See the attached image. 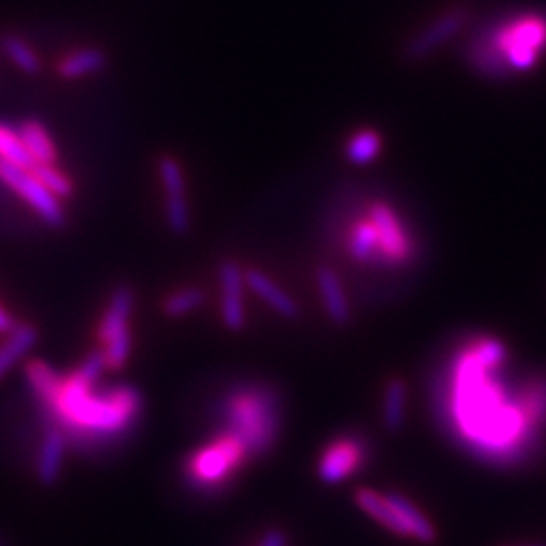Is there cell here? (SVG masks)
I'll list each match as a JSON object with an SVG mask.
<instances>
[{"label": "cell", "mask_w": 546, "mask_h": 546, "mask_svg": "<svg viewBox=\"0 0 546 546\" xmlns=\"http://www.w3.org/2000/svg\"><path fill=\"white\" fill-rule=\"evenodd\" d=\"M494 371L480 364L470 348L462 354L455 367L453 415L476 451L504 462L514 458L534 427L522 411L520 393L516 403H508L502 387L490 377Z\"/></svg>", "instance_id": "1"}, {"label": "cell", "mask_w": 546, "mask_h": 546, "mask_svg": "<svg viewBox=\"0 0 546 546\" xmlns=\"http://www.w3.org/2000/svg\"><path fill=\"white\" fill-rule=\"evenodd\" d=\"M546 53V15L522 13L480 27L466 47L468 63L488 79L530 71Z\"/></svg>", "instance_id": "2"}, {"label": "cell", "mask_w": 546, "mask_h": 546, "mask_svg": "<svg viewBox=\"0 0 546 546\" xmlns=\"http://www.w3.org/2000/svg\"><path fill=\"white\" fill-rule=\"evenodd\" d=\"M47 407L73 433L110 437L134 421L140 409V395L132 387H118L96 397L91 395V385L73 373L61 381L55 399Z\"/></svg>", "instance_id": "3"}, {"label": "cell", "mask_w": 546, "mask_h": 546, "mask_svg": "<svg viewBox=\"0 0 546 546\" xmlns=\"http://www.w3.org/2000/svg\"><path fill=\"white\" fill-rule=\"evenodd\" d=\"M227 431L247 451V458L267 453L280 433V397L278 391L253 385L243 387L227 399Z\"/></svg>", "instance_id": "4"}, {"label": "cell", "mask_w": 546, "mask_h": 546, "mask_svg": "<svg viewBox=\"0 0 546 546\" xmlns=\"http://www.w3.org/2000/svg\"><path fill=\"white\" fill-rule=\"evenodd\" d=\"M245 460L247 451L241 441L229 433H223L213 443L191 455L185 464V474L189 482L199 488L225 486Z\"/></svg>", "instance_id": "5"}, {"label": "cell", "mask_w": 546, "mask_h": 546, "mask_svg": "<svg viewBox=\"0 0 546 546\" xmlns=\"http://www.w3.org/2000/svg\"><path fill=\"white\" fill-rule=\"evenodd\" d=\"M0 180H3L9 189H13L25 203H29L47 225L55 229L65 225L61 201L41 185L39 178L31 172V168L0 160Z\"/></svg>", "instance_id": "6"}, {"label": "cell", "mask_w": 546, "mask_h": 546, "mask_svg": "<svg viewBox=\"0 0 546 546\" xmlns=\"http://www.w3.org/2000/svg\"><path fill=\"white\" fill-rule=\"evenodd\" d=\"M367 215L371 217L379 235V259L389 265H403L413 257V241L403 229L395 209L385 201L369 205Z\"/></svg>", "instance_id": "7"}, {"label": "cell", "mask_w": 546, "mask_h": 546, "mask_svg": "<svg viewBox=\"0 0 546 546\" xmlns=\"http://www.w3.org/2000/svg\"><path fill=\"white\" fill-rule=\"evenodd\" d=\"M470 21V9L460 5L445 11L435 19L431 25H427L423 31H419L413 39L407 41L403 55L407 61H423L429 55H433L441 45H445L449 39L458 35Z\"/></svg>", "instance_id": "8"}, {"label": "cell", "mask_w": 546, "mask_h": 546, "mask_svg": "<svg viewBox=\"0 0 546 546\" xmlns=\"http://www.w3.org/2000/svg\"><path fill=\"white\" fill-rule=\"evenodd\" d=\"M158 172L166 191V219L176 235H185L191 229V211L187 201V182L180 162L174 156H160Z\"/></svg>", "instance_id": "9"}, {"label": "cell", "mask_w": 546, "mask_h": 546, "mask_svg": "<svg viewBox=\"0 0 546 546\" xmlns=\"http://www.w3.org/2000/svg\"><path fill=\"white\" fill-rule=\"evenodd\" d=\"M367 447L356 437H340L332 441L320 455L318 476L324 484H338L360 470Z\"/></svg>", "instance_id": "10"}, {"label": "cell", "mask_w": 546, "mask_h": 546, "mask_svg": "<svg viewBox=\"0 0 546 546\" xmlns=\"http://www.w3.org/2000/svg\"><path fill=\"white\" fill-rule=\"evenodd\" d=\"M221 282V314L229 330L239 332L245 326V306H243V284L245 273L235 261H223L219 269Z\"/></svg>", "instance_id": "11"}, {"label": "cell", "mask_w": 546, "mask_h": 546, "mask_svg": "<svg viewBox=\"0 0 546 546\" xmlns=\"http://www.w3.org/2000/svg\"><path fill=\"white\" fill-rule=\"evenodd\" d=\"M316 282H318L322 302H324L326 312L332 318V322L338 326H346L350 322L352 314H350V304H348V298H346L344 288L340 284V278L336 276V271L332 267L320 265L316 271Z\"/></svg>", "instance_id": "12"}, {"label": "cell", "mask_w": 546, "mask_h": 546, "mask_svg": "<svg viewBox=\"0 0 546 546\" xmlns=\"http://www.w3.org/2000/svg\"><path fill=\"white\" fill-rule=\"evenodd\" d=\"M245 284L263 300L267 302L273 310H276L280 316L296 320L300 318V306L296 300H292L280 286L273 284L263 271L259 269H247L245 271Z\"/></svg>", "instance_id": "13"}, {"label": "cell", "mask_w": 546, "mask_h": 546, "mask_svg": "<svg viewBox=\"0 0 546 546\" xmlns=\"http://www.w3.org/2000/svg\"><path fill=\"white\" fill-rule=\"evenodd\" d=\"M134 308V292L130 286H118L110 298L108 310L100 322L98 338L108 344L116 334L128 330V320Z\"/></svg>", "instance_id": "14"}, {"label": "cell", "mask_w": 546, "mask_h": 546, "mask_svg": "<svg viewBox=\"0 0 546 546\" xmlns=\"http://www.w3.org/2000/svg\"><path fill=\"white\" fill-rule=\"evenodd\" d=\"M354 500L360 506V510L367 512L371 518H375L379 524H383L387 530L395 532L397 536H409L407 526L387 500V496H381L373 492L371 488H358L354 492Z\"/></svg>", "instance_id": "15"}, {"label": "cell", "mask_w": 546, "mask_h": 546, "mask_svg": "<svg viewBox=\"0 0 546 546\" xmlns=\"http://www.w3.org/2000/svg\"><path fill=\"white\" fill-rule=\"evenodd\" d=\"M387 500L391 502V506L399 514V518L407 526L409 536H413V538H417L419 542H425V544H433L437 540L435 526L429 522V518L405 494L389 492Z\"/></svg>", "instance_id": "16"}, {"label": "cell", "mask_w": 546, "mask_h": 546, "mask_svg": "<svg viewBox=\"0 0 546 546\" xmlns=\"http://www.w3.org/2000/svg\"><path fill=\"white\" fill-rule=\"evenodd\" d=\"M63 455H65V435L59 427L53 425L45 433L41 453H39V464H37L39 480L45 486H51L57 482V478L61 474Z\"/></svg>", "instance_id": "17"}, {"label": "cell", "mask_w": 546, "mask_h": 546, "mask_svg": "<svg viewBox=\"0 0 546 546\" xmlns=\"http://www.w3.org/2000/svg\"><path fill=\"white\" fill-rule=\"evenodd\" d=\"M19 136L33 160V164H55L59 154L47 128L37 120H25L19 126Z\"/></svg>", "instance_id": "18"}, {"label": "cell", "mask_w": 546, "mask_h": 546, "mask_svg": "<svg viewBox=\"0 0 546 546\" xmlns=\"http://www.w3.org/2000/svg\"><path fill=\"white\" fill-rule=\"evenodd\" d=\"M346 249L350 257L360 263H371L373 259H379V235L369 215L348 229Z\"/></svg>", "instance_id": "19"}, {"label": "cell", "mask_w": 546, "mask_h": 546, "mask_svg": "<svg viewBox=\"0 0 546 546\" xmlns=\"http://www.w3.org/2000/svg\"><path fill=\"white\" fill-rule=\"evenodd\" d=\"M106 65H108V57L102 49L87 47L61 59L57 65V73L63 79H79V77L102 71Z\"/></svg>", "instance_id": "20"}, {"label": "cell", "mask_w": 546, "mask_h": 546, "mask_svg": "<svg viewBox=\"0 0 546 546\" xmlns=\"http://www.w3.org/2000/svg\"><path fill=\"white\" fill-rule=\"evenodd\" d=\"M37 342V330L29 324H19L11 330L7 342L0 346V379H3L21 356H25Z\"/></svg>", "instance_id": "21"}, {"label": "cell", "mask_w": 546, "mask_h": 546, "mask_svg": "<svg viewBox=\"0 0 546 546\" xmlns=\"http://www.w3.org/2000/svg\"><path fill=\"white\" fill-rule=\"evenodd\" d=\"M407 411V385L403 379H391L385 389L383 401V423L387 431L397 433L403 429Z\"/></svg>", "instance_id": "22"}, {"label": "cell", "mask_w": 546, "mask_h": 546, "mask_svg": "<svg viewBox=\"0 0 546 546\" xmlns=\"http://www.w3.org/2000/svg\"><path fill=\"white\" fill-rule=\"evenodd\" d=\"M381 146H383V140H381L379 132H375L371 128L358 130L346 142V158L356 166L371 164L379 156Z\"/></svg>", "instance_id": "23"}, {"label": "cell", "mask_w": 546, "mask_h": 546, "mask_svg": "<svg viewBox=\"0 0 546 546\" xmlns=\"http://www.w3.org/2000/svg\"><path fill=\"white\" fill-rule=\"evenodd\" d=\"M520 403L526 419L536 429L546 423V377L532 379L520 389Z\"/></svg>", "instance_id": "24"}, {"label": "cell", "mask_w": 546, "mask_h": 546, "mask_svg": "<svg viewBox=\"0 0 546 546\" xmlns=\"http://www.w3.org/2000/svg\"><path fill=\"white\" fill-rule=\"evenodd\" d=\"M27 379H29L31 387L35 389L37 397L45 405L55 399V395L61 387V381H63L51 367H47V364L41 360H33L27 364Z\"/></svg>", "instance_id": "25"}, {"label": "cell", "mask_w": 546, "mask_h": 546, "mask_svg": "<svg viewBox=\"0 0 546 546\" xmlns=\"http://www.w3.org/2000/svg\"><path fill=\"white\" fill-rule=\"evenodd\" d=\"M0 49L5 51V55L27 75H35L41 71V59L39 55L31 49L29 43H25L17 35H5L0 39Z\"/></svg>", "instance_id": "26"}, {"label": "cell", "mask_w": 546, "mask_h": 546, "mask_svg": "<svg viewBox=\"0 0 546 546\" xmlns=\"http://www.w3.org/2000/svg\"><path fill=\"white\" fill-rule=\"evenodd\" d=\"M31 172L39 178L41 185L51 195H55L59 201L73 197V182H71V178L65 172H61L55 164H33Z\"/></svg>", "instance_id": "27"}, {"label": "cell", "mask_w": 546, "mask_h": 546, "mask_svg": "<svg viewBox=\"0 0 546 546\" xmlns=\"http://www.w3.org/2000/svg\"><path fill=\"white\" fill-rule=\"evenodd\" d=\"M0 160L13 162L23 168H33V160H31L19 132L7 124H0Z\"/></svg>", "instance_id": "28"}, {"label": "cell", "mask_w": 546, "mask_h": 546, "mask_svg": "<svg viewBox=\"0 0 546 546\" xmlns=\"http://www.w3.org/2000/svg\"><path fill=\"white\" fill-rule=\"evenodd\" d=\"M203 304H205V292L201 288H185L168 296L164 300L162 310L170 318H180L199 310Z\"/></svg>", "instance_id": "29"}, {"label": "cell", "mask_w": 546, "mask_h": 546, "mask_svg": "<svg viewBox=\"0 0 546 546\" xmlns=\"http://www.w3.org/2000/svg\"><path fill=\"white\" fill-rule=\"evenodd\" d=\"M470 350L486 369H498L506 360V346L498 338H490V336L480 338L470 346Z\"/></svg>", "instance_id": "30"}, {"label": "cell", "mask_w": 546, "mask_h": 546, "mask_svg": "<svg viewBox=\"0 0 546 546\" xmlns=\"http://www.w3.org/2000/svg\"><path fill=\"white\" fill-rule=\"evenodd\" d=\"M106 350V367L110 371H120L124 369V364L128 362L130 350H132V334L130 330H122L120 334H116L108 344H104Z\"/></svg>", "instance_id": "31"}, {"label": "cell", "mask_w": 546, "mask_h": 546, "mask_svg": "<svg viewBox=\"0 0 546 546\" xmlns=\"http://www.w3.org/2000/svg\"><path fill=\"white\" fill-rule=\"evenodd\" d=\"M108 369L106 367V354L104 352H91L87 356V360L81 364V367L75 371V375L85 381L87 385L94 387L102 375V371Z\"/></svg>", "instance_id": "32"}, {"label": "cell", "mask_w": 546, "mask_h": 546, "mask_svg": "<svg viewBox=\"0 0 546 546\" xmlns=\"http://www.w3.org/2000/svg\"><path fill=\"white\" fill-rule=\"evenodd\" d=\"M259 546H288V538H286V534L282 530H269L261 538Z\"/></svg>", "instance_id": "33"}, {"label": "cell", "mask_w": 546, "mask_h": 546, "mask_svg": "<svg viewBox=\"0 0 546 546\" xmlns=\"http://www.w3.org/2000/svg\"><path fill=\"white\" fill-rule=\"evenodd\" d=\"M15 326H17V324L13 322V318H11L3 308H0V334L11 332Z\"/></svg>", "instance_id": "34"}, {"label": "cell", "mask_w": 546, "mask_h": 546, "mask_svg": "<svg viewBox=\"0 0 546 546\" xmlns=\"http://www.w3.org/2000/svg\"><path fill=\"white\" fill-rule=\"evenodd\" d=\"M524 546H546V544H524Z\"/></svg>", "instance_id": "35"}]
</instances>
